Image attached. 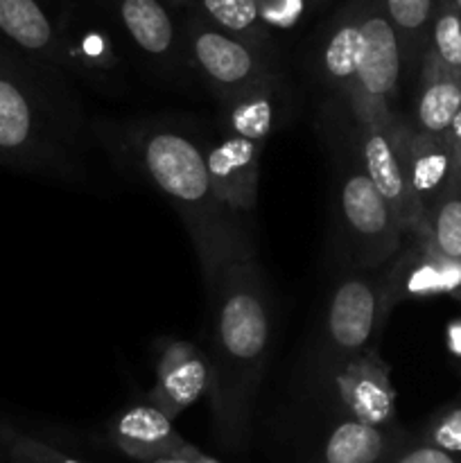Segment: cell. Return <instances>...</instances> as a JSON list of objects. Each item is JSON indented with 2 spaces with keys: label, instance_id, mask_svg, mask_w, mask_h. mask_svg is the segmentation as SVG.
<instances>
[{
  "label": "cell",
  "instance_id": "cell-1",
  "mask_svg": "<svg viewBox=\"0 0 461 463\" xmlns=\"http://www.w3.org/2000/svg\"><path fill=\"white\" fill-rule=\"evenodd\" d=\"M211 288V398L226 443L251 423L269 351L271 319L260 267L244 235L203 269Z\"/></svg>",
  "mask_w": 461,
  "mask_h": 463
},
{
  "label": "cell",
  "instance_id": "cell-2",
  "mask_svg": "<svg viewBox=\"0 0 461 463\" xmlns=\"http://www.w3.org/2000/svg\"><path fill=\"white\" fill-rule=\"evenodd\" d=\"M140 158L149 179L183 217L203 269L242 238L230 224V211L217 197L206 152L193 138L179 131L156 129L143 140Z\"/></svg>",
  "mask_w": 461,
  "mask_h": 463
},
{
  "label": "cell",
  "instance_id": "cell-3",
  "mask_svg": "<svg viewBox=\"0 0 461 463\" xmlns=\"http://www.w3.org/2000/svg\"><path fill=\"white\" fill-rule=\"evenodd\" d=\"M402 45L382 0L362 5V52L348 98L362 125H391L389 99L396 98L402 77Z\"/></svg>",
  "mask_w": 461,
  "mask_h": 463
},
{
  "label": "cell",
  "instance_id": "cell-4",
  "mask_svg": "<svg viewBox=\"0 0 461 463\" xmlns=\"http://www.w3.org/2000/svg\"><path fill=\"white\" fill-rule=\"evenodd\" d=\"M384 307L387 288L380 280L353 276L337 285L325 312V342L337 369L371 353Z\"/></svg>",
  "mask_w": 461,
  "mask_h": 463
},
{
  "label": "cell",
  "instance_id": "cell-5",
  "mask_svg": "<svg viewBox=\"0 0 461 463\" xmlns=\"http://www.w3.org/2000/svg\"><path fill=\"white\" fill-rule=\"evenodd\" d=\"M339 206L362 265L378 267L398 251L405 229L364 170H353L343 179Z\"/></svg>",
  "mask_w": 461,
  "mask_h": 463
},
{
  "label": "cell",
  "instance_id": "cell-6",
  "mask_svg": "<svg viewBox=\"0 0 461 463\" xmlns=\"http://www.w3.org/2000/svg\"><path fill=\"white\" fill-rule=\"evenodd\" d=\"M362 170L373 181L389 206L396 213L402 229H414L428 235V217L420 211L405 163V127L396 125H364L362 131Z\"/></svg>",
  "mask_w": 461,
  "mask_h": 463
},
{
  "label": "cell",
  "instance_id": "cell-7",
  "mask_svg": "<svg viewBox=\"0 0 461 463\" xmlns=\"http://www.w3.org/2000/svg\"><path fill=\"white\" fill-rule=\"evenodd\" d=\"M190 52L203 75L230 98L267 81V68L256 48L224 30L194 23L190 27Z\"/></svg>",
  "mask_w": 461,
  "mask_h": 463
},
{
  "label": "cell",
  "instance_id": "cell-8",
  "mask_svg": "<svg viewBox=\"0 0 461 463\" xmlns=\"http://www.w3.org/2000/svg\"><path fill=\"white\" fill-rule=\"evenodd\" d=\"M50 118L25 81L0 63V154L32 161L52 152Z\"/></svg>",
  "mask_w": 461,
  "mask_h": 463
},
{
  "label": "cell",
  "instance_id": "cell-9",
  "mask_svg": "<svg viewBox=\"0 0 461 463\" xmlns=\"http://www.w3.org/2000/svg\"><path fill=\"white\" fill-rule=\"evenodd\" d=\"M260 149V143L235 134H226L215 145L203 149L217 197L230 213H249L256 206Z\"/></svg>",
  "mask_w": 461,
  "mask_h": 463
},
{
  "label": "cell",
  "instance_id": "cell-10",
  "mask_svg": "<svg viewBox=\"0 0 461 463\" xmlns=\"http://www.w3.org/2000/svg\"><path fill=\"white\" fill-rule=\"evenodd\" d=\"M337 392L348 419L387 428L396 416V392L389 371L373 353H366L339 369Z\"/></svg>",
  "mask_w": 461,
  "mask_h": 463
},
{
  "label": "cell",
  "instance_id": "cell-11",
  "mask_svg": "<svg viewBox=\"0 0 461 463\" xmlns=\"http://www.w3.org/2000/svg\"><path fill=\"white\" fill-rule=\"evenodd\" d=\"M206 389H211V362L193 344L174 342L158 360L156 384L149 401L152 407L174 420L197 402Z\"/></svg>",
  "mask_w": 461,
  "mask_h": 463
},
{
  "label": "cell",
  "instance_id": "cell-12",
  "mask_svg": "<svg viewBox=\"0 0 461 463\" xmlns=\"http://www.w3.org/2000/svg\"><path fill=\"white\" fill-rule=\"evenodd\" d=\"M405 163L411 193L428 217L434 203L452 188V179L461 175L447 134L429 136L405 127Z\"/></svg>",
  "mask_w": 461,
  "mask_h": 463
},
{
  "label": "cell",
  "instance_id": "cell-13",
  "mask_svg": "<svg viewBox=\"0 0 461 463\" xmlns=\"http://www.w3.org/2000/svg\"><path fill=\"white\" fill-rule=\"evenodd\" d=\"M113 439L125 455L145 463L181 459L188 448L174 432L172 420L152 405H138L125 411L116 420Z\"/></svg>",
  "mask_w": 461,
  "mask_h": 463
},
{
  "label": "cell",
  "instance_id": "cell-14",
  "mask_svg": "<svg viewBox=\"0 0 461 463\" xmlns=\"http://www.w3.org/2000/svg\"><path fill=\"white\" fill-rule=\"evenodd\" d=\"M461 111V75L438 61L432 50L423 54L420 93L416 99L414 131L429 136H446L452 120Z\"/></svg>",
  "mask_w": 461,
  "mask_h": 463
},
{
  "label": "cell",
  "instance_id": "cell-15",
  "mask_svg": "<svg viewBox=\"0 0 461 463\" xmlns=\"http://www.w3.org/2000/svg\"><path fill=\"white\" fill-rule=\"evenodd\" d=\"M362 5L364 0H348L333 18L321 45V68L330 84L351 90L355 81L362 52Z\"/></svg>",
  "mask_w": 461,
  "mask_h": 463
},
{
  "label": "cell",
  "instance_id": "cell-16",
  "mask_svg": "<svg viewBox=\"0 0 461 463\" xmlns=\"http://www.w3.org/2000/svg\"><path fill=\"white\" fill-rule=\"evenodd\" d=\"M396 448V439L387 428L343 419L325 437L321 463H387Z\"/></svg>",
  "mask_w": 461,
  "mask_h": 463
},
{
  "label": "cell",
  "instance_id": "cell-17",
  "mask_svg": "<svg viewBox=\"0 0 461 463\" xmlns=\"http://www.w3.org/2000/svg\"><path fill=\"white\" fill-rule=\"evenodd\" d=\"M122 25L134 43L152 57H163L174 45V23L161 0H118Z\"/></svg>",
  "mask_w": 461,
  "mask_h": 463
},
{
  "label": "cell",
  "instance_id": "cell-18",
  "mask_svg": "<svg viewBox=\"0 0 461 463\" xmlns=\"http://www.w3.org/2000/svg\"><path fill=\"white\" fill-rule=\"evenodd\" d=\"M0 32L18 48L50 54L54 48V30L36 0H0Z\"/></svg>",
  "mask_w": 461,
  "mask_h": 463
},
{
  "label": "cell",
  "instance_id": "cell-19",
  "mask_svg": "<svg viewBox=\"0 0 461 463\" xmlns=\"http://www.w3.org/2000/svg\"><path fill=\"white\" fill-rule=\"evenodd\" d=\"M276 125V98L274 89L267 86V81L235 95L233 104L226 116L229 134L240 138L253 140V143H265Z\"/></svg>",
  "mask_w": 461,
  "mask_h": 463
},
{
  "label": "cell",
  "instance_id": "cell-20",
  "mask_svg": "<svg viewBox=\"0 0 461 463\" xmlns=\"http://www.w3.org/2000/svg\"><path fill=\"white\" fill-rule=\"evenodd\" d=\"M389 21L400 36L402 57H414L432 32L438 0H382Z\"/></svg>",
  "mask_w": 461,
  "mask_h": 463
},
{
  "label": "cell",
  "instance_id": "cell-21",
  "mask_svg": "<svg viewBox=\"0 0 461 463\" xmlns=\"http://www.w3.org/2000/svg\"><path fill=\"white\" fill-rule=\"evenodd\" d=\"M432 253L461 262V193L447 190L428 215V235Z\"/></svg>",
  "mask_w": 461,
  "mask_h": 463
},
{
  "label": "cell",
  "instance_id": "cell-22",
  "mask_svg": "<svg viewBox=\"0 0 461 463\" xmlns=\"http://www.w3.org/2000/svg\"><path fill=\"white\" fill-rule=\"evenodd\" d=\"M429 50L443 66L461 75V9L455 0H438L429 32Z\"/></svg>",
  "mask_w": 461,
  "mask_h": 463
},
{
  "label": "cell",
  "instance_id": "cell-23",
  "mask_svg": "<svg viewBox=\"0 0 461 463\" xmlns=\"http://www.w3.org/2000/svg\"><path fill=\"white\" fill-rule=\"evenodd\" d=\"M208 16L224 32H233L238 39L258 34V9L256 0H202Z\"/></svg>",
  "mask_w": 461,
  "mask_h": 463
},
{
  "label": "cell",
  "instance_id": "cell-24",
  "mask_svg": "<svg viewBox=\"0 0 461 463\" xmlns=\"http://www.w3.org/2000/svg\"><path fill=\"white\" fill-rule=\"evenodd\" d=\"M0 437L7 443L9 452L14 457H23L30 463H84L75 457H68L63 452L54 450L48 443L39 441V439L25 437V434L12 432V430H0Z\"/></svg>",
  "mask_w": 461,
  "mask_h": 463
},
{
  "label": "cell",
  "instance_id": "cell-25",
  "mask_svg": "<svg viewBox=\"0 0 461 463\" xmlns=\"http://www.w3.org/2000/svg\"><path fill=\"white\" fill-rule=\"evenodd\" d=\"M425 443L461 457V405L443 411L429 423L428 432H425Z\"/></svg>",
  "mask_w": 461,
  "mask_h": 463
},
{
  "label": "cell",
  "instance_id": "cell-26",
  "mask_svg": "<svg viewBox=\"0 0 461 463\" xmlns=\"http://www.w3.org/2000/svg\"><path fill=\"white\" fill-rule=\"evenodd\" d=\"M387 463H461V457L420 441L414 446H398Z\"/></svg>",
  "mask_w": 461,
  "mask_h": 463
},
{
  "label": "cell",
  "instance_id": "cell-27",
  "mask_svg": "<svg viewBox=\"0 0 461 463\" xmlns=\"http://www.w3.org/2000/svg\"><path fill=\"white\" fill-rule=\"evenodd\" d=\"M447 140H450L452 156H455L456 170L461 172V111L456 113V118L452 120L450 129H447Z\"/></svg>",
  "mask_w": 461,
  "mask_h": 463
},
{
  "label": "cell",
  "instance_id": "cell-28",
  "mask_svg": "<svg viewBox=\"0 0 461 463\" xmlns=\"http://www.w3.org/2000/svg\"><path fill=\"white\" fill-rule=\"evenodd\" d=\"M181 459H185L188 463H220L217 459H212V457H206L203 452H199L197 448H193V446L185 448V452Z\"/></svg>",
  "mask_w": 461,
  "mask_h": 463
},
{
  "label": "cell",
  "instance_id": "cell-29",
  "mask_svg": "<svg viewBox=\"0 0 461 463\" xmlns=\"http://www.w3.org/2000/svg\"><path fill=\"white\" fill-rule=\"evenodd\" d=\"M154 463H188L185 459H161V461H154Z\"/></svg>",
  "mask_w": 461,
  "mask_h": 463
},
{
  "label": "cell",
  "instance_id": "cell-30",
  "mask_svg": "<svg viewBox=\"0 0 461 463\" xmlns=\"http://www.w3.org/2000/svg\"><path fill=\"white\" fill-rule=\"evenodd\" d=\"M12 459H14V463H30L27 459H23V457H14L12 455Z\"/></svg>",
  "mask_w": 461,
  "mask_h": 463
},
{
  "label": "cell",
  "instance_id": "cell-31",
  "mask_svg": "<svg viewBox=\"0 0 461 463\" xmlns=\"http://www.w3.org/2000/svg\"><path fill=\"white\" fill-rule=\"evenodd\" d=\"M310 3H312V5H315V7H319V5H324V3H325V0H310Z\"/></svg>",
  "mask_w": 461,
  "mask_h": 463
},
{
  "label": "cell",
  "instance_id": "cell-32",
  "mask_svg": "<svg viewBox=\"0 0 461 463\" xmlns=\"http://www.w3.org/2000/svg\"><path fill=\"white\" fill-rule=\"evenodd\" d=\"M455 3H456V5H459V9H461V0H455Z\"/></svg>",
  "mask_w": 461,
  "mask_h": 463
}]
</instances>
